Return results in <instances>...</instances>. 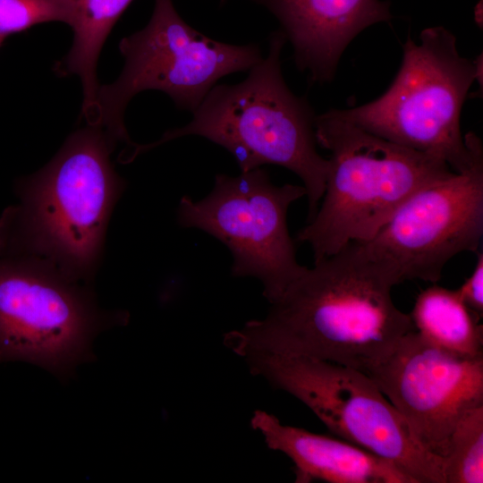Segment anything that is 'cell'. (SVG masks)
<instances>
[{"label":"cell","mask_w":483,"mask_h":483,"mask_svg":"<svg viewBox=\"0 0 483 483\" xmlns=\"http://www.w3.org/2000/svg\"><path fill=\"white\" fill-rule=\"evenodd\" d=\"M410 316L415 331L431 344L462 357L483 356L481 316L457 290L428 287L418 295Z\"/></svg>","instance_id":"cell-15"},{"label":"cell","mask_w":483,"mask_h":483,"mask_svg":"<svg viewBox=\"0 0 483 483\" xmlns=\"http://www.w3.org/2000/svg\"><path fill=\"white\" fill-rule=\"evenodd\" d=\"M477 253L476 266L470 275L456 289L464 303L474 312L483 315V253Z\"/></svg>","instance_id":"cell-18"},{"label":"cell","mask_w":483,"mask_h":483,"mask_svg":"<svg viewBox=\"0 0 483 483\" xmlns=\"http://www.w3.org/2000/svg\"><path fill=\"white\" fill-rule=\"evenodd\" d=\"M286 42L281 30L271 33L267 55L244 80L215 85L191 113L190 123L167 131L155 142L137 144L134 157L181 137H203L230 152L241 172L268 164L294 173L306 190L309 221L324 194L329 160L318 152L310 105L284 79L281 53Z\"/></svg>","instance_id":"cell-3"},{"label":"cell","mask_w":483,"mask_h":483,"mask_svg":"<svg viewBox=\"0 0 483 483\" xmlns=\"http://www.w3.org/2000/svg\"><path fill=\"white\" fill-rule=\"evenodd\" d=\"M400 69L378 98L339 110L358 127L394 143L445 160L461 173L483 156L479 138L462 135L460 117L467 93L479 72V61L462 57L455 37L444 27L408 38Z\"/></svg>","instance_id":"cell-5"},{"label":"cell","mask_w":483,"mask_h":483,"mask_svg":"<svg viewBox=\"0 0 483 483\" xmlns=\"http://www.w3.org/2000/svg\"><path fill=\"white\" fill-rule=\"evenodd\" d=\"M118 141L103 127L72 132L55 156L17 185L0 219V257L35 261L91 284L124 181L111 163Z\"/></svg>","instance_id":"cell-2"},{"label":"cell","mask_w":483,"mask_h":483,"mask_svg":"<svg viewBox=\"0 0 483 483\" xmlns=\"http://www.w3.org/2000/svg\"><path fill=\"white\" fill-rule=\"evenodd\" d=\"M250 372L304 403L335 436L392 462L414 483H445L443 458L420 446L364 372L299 356L250 352Z\"/></svg>","instance_id":"cell-7"},{"label":"cell","mask_w":483,"mask_h":483,"mask_svg":"<svg viewBox=\"0 0 483 483\" xmlns=\"http://www.w3.org/2000/svg\"><path fill=\"white\" fill-rule=\"evenodd\" d=\"M402 283L396 270L366 243L351 242L314 261L262 319L224 336L244 356L268 352L326 360L367 374L415 330L410 314L394 303Z\"/></svg>","instance_id":"cell-1"},{"label":"cell","mask_w":483,"mask_h":483,"mask_svg":"<svg viewBox=\"0 0 483 483\" xmlns=\"http://www.w3.org/2000/svg\"><path fill=\"white\" fill-rule=\"evenodd\" d=\"M132 0H72L73 40L68 54L55 65L59 75H76L82 86L81 114L97 116L99 82L97 67L101 49L113 27Z\"/></svg>","instance_id":"cell-14"},{"label":"cell","mask_w":483,"mask_h":483,"mask_svg":"<svg viewBox=\"0 0 483 483\" xmlns=\"http://www.w3.org/2000/svg\"><path fill=\"white\" fill-rule=\"evenodd\" d=\"M251 1L276 18L297 67L318 83L332 80L342 54L360 32L393 18L390 4L380 0Z\"/></svg>","instance_id":"cell-12"},{"label":"cell","mask_w":483,"mask_h":483,"mask_svg":"<svg viewBox=\"0 0 483 483\" xmlns=\"http://www.w3.org/2000/svg\"><path fill=\"white\" fill-rule=\"evenodd\" d=\"M125 318L101 309L90 284L30 259L0 257V362H30L66 380L95 360L94 338Z\"/></svg>","instance_id":"cell-8"},{"label":"cell","mask_w":483,"mask_h":483,"mask_svg":"<svg viewBox=\"0 0 483 483\" xmlns=\"http://www.w3.org/2000/svg\"><path fill=\"white\" fill-rule=\"evenodd\" d=\"M72 0H0V39L46 22L72 24Z\"/></svg>","instance_id":"cell-17"},{"label":"cell","mask_w":483,"mask_h":483,"mask_svg":"<svg viewBox=\"0 0 483 483\" xmlns=\"http://www.w3.org/2000/svg\"><path fill=\"white\" fill-rule=\"evenodd\" d=\"M3 42H4V41L0 39V47H1V45L3 44Z\"/></svg>","instance_id":"cell-19"},{"label":"cell","mask_w":483,"mask_h":483,"mask_svg":"<svg viewBox=\"0 0 483 483\" xmlns=\"http://www.w3.org/2000/svg\"><path fill=\"white\" fill-rule=\"evenodd\" d=\"M482 234L483 156L468 170L417 191L365 243L401 282L435 284L452 258L479 250Z\"/></svg>","instance_id":"cell-10"},{"label":"cell","mask_w":483,"mask_h":483,"mask_svg":"<svg viewBox=\"0 0 483 483\" xmlns=\"http://www.w3.org/2000/svg\"><path fill=\"white\" fill-rule=\"evenodd\" d=\"M367 375L402 415L420 446L441 458L460 419L483 405V356L453 354L415 330Z\"/></svg>","instance_id":"cell-11"},{"label":"cell","mask_w":483,"mask_h":483,"mask_svg":"<svg viewBox=\"0 0 483 483\" xmlns=\"http://www.w3.org/2000/svg\"><path fill=\"white\" fill-rule=\"evenodd\" d=\"M443 473L445 483L483 482V405L468 411L455 425Z\"/></svg>","instance_id":"cell-16"},{"label":"cell","mask_w":483,"mask_h":483,"mask_svg":"<svg viewBox=\"0 0 483 483\" xmlns=\"http://www.w3.org/2000/svg\"><path fill=\"white\" fill-rule=\"evenodd\" d=\"M250 422L269 449L290 458L296 483H414L392 462L346 440L284 425L262 410Z\"/></svg>","instance_id":"cell-13"},{"label":"cell","mask_w":483,"mask_h":483,"mask_svg":"<svg viewBox=\"0 0 483 483\" xmlns=\"http://www.w3.org/2000/svg\"><path fill=\"white\" fill-rule=\"evenodd\" d=\"M124 66L112 83L99 86L97 122L118 142L131 140L123 114L130 100L144 90L168 95L176 106L193 113L223 77L248 72L263 57L256 44L233 45L191 27L173 0H155L148 24L123 38Z\"/></svg>","instance_id":"cell-6"},{"label":"cell","mask_w":483,"mask_h":483,"mask_svg":"<svg viewBox=\"0 0 483 483\" xmlns=\"http://www.w3.org/2000/svg\"><path fill=\"white\" fill-rule=\"evenodd\" d=\"M318 145L330 152L322 203L296 240L314 261L372 240L412 194L454 171L440 157L372 134L331 109L315 118Z\"/></svg>","instance_id":"cell-4"},{"label":"cell","mask_w":483,"mask_h":483,"mask_svg":"<svg viewBox=\"0 0 483 483\" xmlns=\"http://www.w3.org/2000/svg\"><path fill=\"white\" fill-rule=\"evenodd\" d=\"M304 196L303 185H275L261 167L219 174L205 198L181 199L177 220L224 243L232 254V275L259 280L272 304L307 268L297 261L287 225L289 207Z\"/></svg>","instance_id":"cell-9"}]
</instances>
